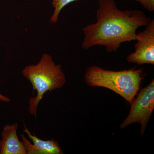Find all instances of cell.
Masks as SVG:
<instances>
[{
  "instance_id": "cell-1",
  "label": "cell",
  "mask_w": 154,
  "mask_h": 154,
  "mask_svg": "<svg viewBox=\"0 0 154 154\" xmlns=\"http://www.w3.org/2000/svg\"><path fill=\"white\" fill-rule=\"evenodd\" d=\"M96 22L83 28L82 46L88 50L99 45L107 52H117L122 43L136 41L138 28L147 26L151 19L139 10L122 11L114 0H98Z\"/></svg>"
},
{
  "instance_id": "cell-7",
  "label": "cell",
  "mask_w": 154,
  "mask_h": 154,
  "mask_svg": "<svg viewBox=\"0 0 154 154\" xmlns=\"http://www.w3.org/2000/svg\"><path fill=\"white\" fill-rule=\"evenodd\" d=\"M19 124L15 123L7 125L5 127L0 140L1 154H28L22 141H20L17 134Z\"/></svg>"
},
{
  "instance_id": "cell-2",
  "label": "cell",
  "mask_w": 154,
  "mask_h": 154,
  "mask_svg": "<svg viewBox=\"0 0 154 154\" xmlns=\"http://www.w3.org/2000/svg\"><path fill=\"white\" fill-rule=\"evenodd\" d=\"M22 73L31 83L33 92L36 91V96L29 102V112L36 118L38 104L44 94L63 87L66 82L65 75L60 65L56 64L52 57L45 53L36 64L25 67Z\"/></svg>"
},
{
  "instance_id": "cell-8",
  "label": "cell",
  "mask_w": 154,
  "mask_h": 154,
  "mask_svg": "<svg viewBox=\"0 0 154 154\" xmlns=\"http://www.w3.org/2000/svg\"><path fill=\"white\" fill-rule=\"evenodd\" d=\"M77 1L78 0H53L52 6L54 8V11L51 17L50 22L53 24H56L61 10L70 3Z\"/></svg>"
},
{
  "instance_id": "cell-4",
  "label": "cell",
  "mask_w": 154,
  "mask_h": 154,
  "mask_svg": "<svg viewBox=\"0 0 154 154\" xmlns=\"http://www.w3.org/2000/svg\"><path fill=\"white\" fill-rule=\"evenodd\" d=\"M154 108V81L153 80L140 92L134 101H133L129 114L120 125V128L122 129L133 123H140V132L143 135Z\"/></svg>"
},
{
  "instance_id": "cell-5",
  "label": "cell",
  "mask_w": 154,
  "mask_h": 154,
  "mask_svg": "<svg viewBox=\"0 0 154 154\" xmlns=\"http://www.w3.org/2000/svg\"><path fill=\"white\" fill-rule=\"evenodd\" d=\"M146 29L137 33L134 52L127 57L128 63L138 65L154 64V20H151Z\"/></svg>"
},
{
  "instance_id": "cell-6",
  "label": "cell",
  "mask_w": 154,
  "mask_h": 154,
  "mask_svg": "<svg viewBox=\"0 0 154 154\" xmlns=\"http://www.w3.org/2000/svg\"><path fill=\"white\" fill-rule=\"evenodd\" d=\"M24 131L33 143H31L24 134L21 135L22 143L28 154H63L57 142L54 139L47 140L40 139L35 135L31 134L25 125H24Z\"/></svg>"
},
{
  "instance_id": "cell-3",
  "label": "cell",
  "mask_w": 154,
  "mask_h": 154,
  "mask_svg": "<svg viewBox=\"0 0 154 154\" xmlns=\"http://www.w3.org/2000/svg\"><path fill=\"white\" fill-rule=\"evenodd\" d=\"M143 78V71L141 69L114 71L96 66L88 68L84 76L88 85L110 89L131 104L139 90Z\"/></svg>"
},
{
  "instance_id": "cell-11",
  "label": "cell",
  "mask_w": 154,
  "mask_h": 154,
  "mask_svg": "<svg viewBox=\"0 0 154 154\" xmlns=\"http://www.w3.org/2000/svg\"><path fill=\"white\" fill-rule=\"evenodd\" d=\"M134 1H137V0H134Z\"/></svg>"
},
{
  "instance_id": "cell-9",
  "label": "cell",
  "mask_w": 154,
  "mask_h": 154,
  "mask_svg": "<svg viewBox=\"0 0 154 154\" xmlns=\"http://www.w3.org/2000/svg\"><path fill=\"white\" fill-rule=\"evenodd\" d=\"M137 2L147 11H154V0H137Z\"/></svg>"
},
{
  "instance_id": "cell-10",
  "label": "cell",
  "mask_w": 154,
  "mask_h": 154,
  "mask_svg": "<svg viewBox=\"0 0 154 154\" xmlns=\"http://www.w3.org/2000/svg\"><path fill=\"white\" fill-rule=\"evenodd\" d=\"M0 101L4 102H9L11 100L8 97H7L0 94Z\"/></svg>"
}]
</instances>
